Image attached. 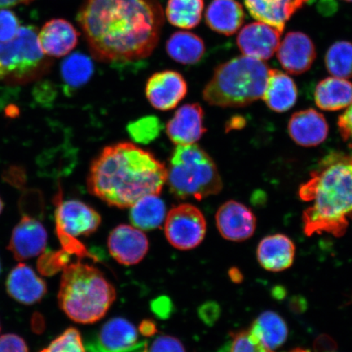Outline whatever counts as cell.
Listing matches in <instances>:
<instances>
[{
	"instance_id": "1",
	"label": "cell",
	"mask_w": 352,
	"mask_h": 352,
	"mask_svg": "<svg viewBox=\"0 0 352 352\" xmlns=\"http://www.w3.org/2000/svg\"><path fill=\"white\" fill-rule=\"evenodd\" d=\"M78 22L94 58L134 63L155 50L164 13L158 0H85Z\"/></svg>"
},
{
	"instance_id": "2",
	"label": "cell",
	"mask_w": 352,
	"mask_h": 352,
	"mask_svg": "<svg viewBox=\"0 0 352 352\" xmlns=\"http://www.w3.org/2000/svg\"><path fill=\"white\" fill-rule=\"evenodd\" d=\"M166 182V166L130 142L105 147L92 162L87 179L91 195L120 209L145 196L160 195Z\"/></svg>"
},
{
	"instance_id": "3",
	"label": "cell",
	"mask_w": 352,
	"mask_h": 352,
	"mask_svg": "<svg viewBox=\"0 0 352 352\" xmlns=\"http://www.w3.org/2000/svg\"><path fill=\"white\" fill-rule=\"evenodd\" d=\"M298 195L312 204L302 214L306 235H344L347 217L352 214V156L338 152L325 156L310 179L302 184Z\"/></svg>"
},
{
	"instance_id": "4",
	"label": "cell",
	"mask_w": 352,
	"mask_h": 352,
	"mask_svg": "<svg viewBox=\"0 0 352 352\" xmlns=\"http://www.w3.org/2000/svg\"><path fill=\"white\" fill-rule=\"evenodd\" d=\"M116 297V288L98 268L80 261L64 267L58 302L74 322L92 324L102 319Z\"/></svg>"
},
{
	"instance_id": "5",
	"label": "cell",
	"mask_w": 352,
	"mask_h": 352,
	"mask_svg": "<svg viewBox=\"0 0 352 352\" xmlns=\"http://www.w3.org/2000/svg\"><path fill=\"white\" fill-rule=\"evenodd\" d=\"M270 69L263 60L236 56L215 69L202 92L204 98L214 107H248L263 98Z\"/></svg>"
},
{
	"instance_id": "6",
	"label": "cell",
	"mask_w": 352,
	"mask_h": 352,
	"mask_svg": "<svg viewBox=\"0 0 352 352\" xmlns=\"http://www.w3.org/2000/svg\"><path fill=\"white\" fill-rule=\"evenodd\" d=\"M166 183L179 199L202 200L218 195L223 188L217 165L196 144L176 145L166 167Z\"/></svg>"
},
{
	"instance_id": "7",
	"label": "cell",
	"mask_w": 352,
	"mask_h": 352,
	"mask_svg": "<svg viewBox=\"0 0 352 352\" xmlns=\"http://www.w3.org/2000/svg\"><path fill=\"white\" fill-rule=\"evenodd\" d=\"M60 188L56 197V230L57 236L67 253L85 254L76 237L89 236L98 230L100 214L91 206L78 200H63Z\"/></svg>"
},
{
	"instance_id": "8",
	"label": "cell",
	"mask_w": 352,
	"mask_h": 352,
	"mask_svg": "<svg viewBox=\"0 0 352 352\" xmlns=\"http://www.w3.org/2000/svg\"><path fill=\"white\" fill-rule=\"evenodd\" d=\"M44 54L34 26H21L16 36L0 43V63L6 73L23 76L43 63Z\"/></svg>"
},
{
	"instance_id": "9",
	"label": "cell",
	"mask_w": 352,
	"mask_h": 352,
	"mask_svg": "<svg viewBox=\"0 0 352 352\" xmlns=\"http://www.w3.org/2000/svg\"><path fill=\"white\" fill-rule=\"evenodd\" d=\"M167 241L175 249H195L204 240L206 221L201 211L191 204H180L171 209L164 222Z\"/></svg>"
},
{
	"instance_id": "10",
	"label": "cell",
	"mask_w": 352,
	"mask_h": 352,
	"mask_svg": "<svg viewBox=\"0 0 352 352\" xmlns=\"http://www.w3.org/2000/svg\"><path fill=\"white\" fill-rule=\"evenodd\" d=\"M186 79L175 70L157 72L148 78L145 94L153 108L160 111L175 109L187 94Z\"/></svg>"
},
{
	"instance_id": "11",
	"label": "cell",
	"mask_w": 352,
	"mask_h": 352,
	"mask_svg": "<svg viewBox=\"0 0 352 352\" xmlns=\"http://www.w3.org/2000/svg\"><path fill=\"white\" fill-rule=\"evenodd\" d=\"M108 248L111 256L122 265H135L142 262L148 252L149 244L142 230L121 224L110 232Z\"/></svg>"
},
{
	"instance_id": "12",
	"label": "cell",
	"mask_w": 352,
	"mask_h": 352,
	"mask_svg": "<svg viewBox=\"0 0 352 352\" xmlns=\"http://www.w3.org/2000/svg\"><path fill=\"white\" fill-rule=\"evenodd\" d=\"M218 230L224 239L244 241L256 228V218L250 209L236 201H228L215 214Z\"/></svg>"
},
{
	"instance_id": "13",
	"label": "cell",
	"mask_w": 352,
	"mask_h": 352,
	"mask_svg": "<svg viewBox=\"0 0 352 352\" xmlns=\"http://www.w3.org/2000/svg\"><path fill=\"white\" fill-rule=\"evenodd\" d=\"M277 58L286 72L299 76L309 70L316 58L314 43L302 32H289L280 43Z\"/></svg>"
},
{
	"instance_id": "14",
	"label": "cell",
	"mask_w": 352,
	"mask_h": 352,
	"mask_svg": "<svg viewBox=\"0 0 352 352\" xmlns=\"http://www.w3.org/2000/svg\"><path fill=\"white\" fill-rule=\"evenodd\" d=\"M281 32L263 22H253L242 28L236 38L237 46L246 56L264 60L274 56L280 43Z\"/></svg>"
},
{
	"instance_id": "15",
	"label": "cell",
	"mask_w": 352,
	"mask_h": 352,
	"mask_svg": "<svg viewBox=\"0 0 352 352\" xmlns=\"http://www.w3.org/2000/svg\"><path fill=\"white\" fill-rule=\"evenodd\" d=\"M47 233L37 219L24 215L14 228L8 249L19 261L41 254L45 250Z\"/></svg>"
},
{
	"instance_id": "16",
	"label": "cell",
	"mask_w": 352,
	"mask_h": 352,
	"mask_svg": "<svg viewBox=\"0 0 352 352\" xmlns=\"http://www.w3.org/2000/svg\"><path fill=\"white\" fill-rule=\"evenodd\" d=\"M166 130L171 142L176 145L196 144L206 131L204 109L199 104L183 105L167 122Z\"/></svg>"
},
{
	"instance_id": "17",
	"label": "cell",
	"mask_w": 352,
	"mask_h": 352,
	"mask_svg": "<svg viewBox=\"0 0 352 352\" xmlns=\"http://www.w3.org/2000/svg\"><path fill=\"white\" fill-rule=\"evenodd\" d=\"M290 138L303 147H314L328 138L329 125L322 113L314 109L294 113L288 124Z\"/></svg>"
},
{
	"instance_id": "18",
	"label": "cell",
	"mask_w": 352,
	"mask_h": 352,
	"mask_svg": "<svg viewBox=\"0 0 352 352\" xmlns=\"http://www.w3.org/2000/svg\"><path fill=\"white\" fill-rule=\"evenodd\" d=\"M7 292L16 301L32 305L45 296L47 285L28 264L20 263L8 276Z\"/></svg>"
},
{
	"instance_id": "19",
	"label": "cell",
	"mask_w": 352,
	"mask_h": 352,
	"mask_svg": "<svg viewBox=\"0 0 352 352\" xmlns=\"http://www.w3.org/2000/svg\"><path fill=\"white\" fill-rule=\"evenodd\" d=\"M78 32L68 21L52 19L43 26L38 33V42L44 54L48 56H67L77 46Z\"/></svg>"
},
{
	"instance_id": "20",
	"label": "cell",
	"mask_w": 352,
	"mask_h": 352,
	"mask_svg": "<svg viewBox=\"0 0 352 352\" xmlns=\"http://www.w3.org/2000/svg\"><path fill=\"white\" fill-rule=\"evenodd\" d=\"M308 0H245L246 8L254 19L283 33L286 21Z\"/></svg>"
},
{
	"instance_id": "21",
	"label": "cell",
	"mask_w": 352,
	"mask_h": 352,
	"mask_svg": "<svg viewBox=\"0 0 352 352\" xmlns=\"http://www.w3.org/2000/svg\"><path fill=\"white\" fill-rule=\"evenodd\" d=\"M296 246L287 236L275 234L259 242L257 258L261 265L267 271L281 272L292 266Z\"/></svg>"
},
{
	"instance_id": "22",
	"label": "cell",
	"mask_w": 352,
	"mask_h": 352,
	"mask_svg": "<svg viewBox=\"0 0 352 352\" xmlns=\"http://www.w3.org/2000/svg\"><path fill=\"white\" fill-rule=\"evenodd\" d=\"M245 11L236 0H212L206 11V22L214 32L230 36L243 25Z\"/></svg>"
},
{
	"instance_id": "23",
	"label": "cell",
	"mask_w": 352,
	"mask_h": 352,
	"mask_svg": "<svg viewBox=\"0 0 352 352\" xmlns=\"http://www.w3.org/2000/svg\"><path fill=\"white\" fill-rule=\"evenodd\" d=\"M262 99L272 111H288L296 104L298 99L296 82L288 74L278 69H270Z\"/></svg>"
},
{
	"instance_id": "24",
	"label": "cell",
	"mask_w": 352,
	"mask_h": 352,
	"mask_svg": "<svg viewBox=\"0 0 352 352\" xmlns=\"http://www.w3.org/2000/svg\"><path fill=\"white\" fill-rule=\"evenodd\" d=\"M138 330L124 318L107 321L99 334L100 349L104 352H131L138 342Z\"/></svg>"
},
{
	"instance_id": "25",
	"label": "cell",
	"mask_w": 352,
	"mask_h": 352,
	"mask_svg": "<svg viewBox=\"0 0 352 352\" xmlns=\"http://www.w3.org/2000/svg\"><path fill=\"white\" fill-rule=\"evenodd\" d=\"M314 96L320 109L338 111L352 103V83L333 76L324 78L316 86Z\"/></svg>"
},
{
	"instance_id": "26",
	"label": "cell",
	"mask_w": 352,
	"mask_h": 352,
	"mask_svg": "<svg viewBox=\"0 0 352 352\" xmlns=\"http://www.w3.org/2000/svg\"><path fill=\"white\" fill-rule=\"evenodd\" d=\"M130 220L132 226L142 231L160 228L165 222L166 208L160 195H147L131 206Z\"/></svg>"
},
{
	"instance_id": "27",
	"label": "cell",
	"mask_w": 352,
	"mask_h": 352,
	"mask_svg": "<svg viewBox=\"0 0 352 352\" xmlns=\"http://www.w3.org/2000/svg\"><path fill=\"white\" fill-rule=\"evenodd\" d=\"M249 330L263 346L272 351L283 346L288 337L285 321L276 312L271 311L259 315Z\"/></svg>"
},
{
	"instance_id": "28",
	"label": "cell",
	"mask_w": 352,
	"mask_h": 352,
	"mask_svg": "<svg viewBox=\"0 0 352 352\" xmlns=\"http://www.w3.org/2000/svg\"><path fill=\"white\" fill-rule=\"evenodd\" d=\"M167 54L176 63L195 65L201 60L206 52L202 38L192 32L174 33L166 42Z\"/></svg>"
},
{
	"instance_id": "29",
	"label": "cell",
	"mask_w": 352,
	"mask_h": 352,
	"mask_svg": "<svg viewBox=\"0 0 352 352\" xmlns=\"http://www.w3.org/2000/svg\"><path fill=\"white\" fill-rule=\"evenodd\" d=\"M204 10V0H168L166 15L171 25L189 30L199 25Z\"/></svg>"
},
{
	"instance_id": "30",
	"label": "cell",
	"mask_w": 352,
	"mask_h": 352,
	"mask_svg": "<svg viewBox=\"0 0 352 352\" xmlns=\"http://www.w3.org/2000/svg\"><path fill=\"white\" fill-rule=\"evenodd\" d=\"M94 73V65L90 57L80 52L69 55L61 63V77L70 89L85 85Z\"/></svg>"
},
{
	"instance_id": "31",
	"label": "cell",
	"mask_w": 352,
	"mask_h": 352,
	"mask_svg": "<svg viewBox=\"0 0 352 352\" xmlns=\"http://www.w3.org/2000/svg\"><path fill=\"white\" fill-rule=\"evenodd\" d=\"M325 66L330 74L340 78H352V43L338 41L329 48L325 55Z\"/></svg>"
},
{
	"instance_id": "32",
	"label": "cell",
	"mask_w": 352,
	"mask_h": 352,
	"mask_svg": "<svg viewBox=\"0 0 352 352\" xmlns=\"http://www.w3.org/2000/svg\"><path fill=\"white\" fill-rule=\"evenodd\" d=\"M164 125L155 116H147L132 122L127 131L135 142L147 144L160 136Z\"/></svg>"
},
{
	"instance_id": "33",
	"label": "cell",
	"mask_w": 352,
	"mask_h": 352,
	"mask_svg": "<svg viewBox=\"0 0 352 352\" xmlns=\"http://www.w3.org/2000/svg\"><path fill=\"white\" fill-rule=\"evenodd\" d=\"M41 352H87L80 332L69 328Z\"/></svg>"
},
{
	"instance_id": "34",
	"label": "cell",
	"mask_w": 352,
	"mask_h": 352,
	"mask_svg": "<svg viewBox=\"0 0 352 352\" xmlns=\"http://www.w3.org/2000/svg\"><path fill=\"white\" fill-rule=\"evenodd\" d=\"M230 352H274L263 346L250 330L233 334Z\"/></svg>"
},
{
	"instance_id": "35",
	"label": "cell",
	"mask_w": 352,
	"mask_h": 352,
	"mask_svg": "<svg viewBox=\"0 0 352 352\" xmlns=\"http://www.w3.org/2000/svg\"><path fill=\"white\" fill-rule=\"evenodd\" d=\"M21 28L19 17L14 12L7 10H0V43L11 41L16 36Z\"/></svg>"
},
{
	"instance_id": "36",
	"label": "cell",
	"mask_w": 352,
	"mask_h": 352,
	"mask_svg": "<svg viewBox=\"0 0 352 352\" xmlns=\"http://www.w3.org/2000/svg\"><path fill=\"white\" fill-rule=\"evenodd\" d=\"M66 253L58 252L55 254H45L39 259L38 263V270L43 275H50L54 274L60 270V267H65L64 259L66 257Z\"/></svg>"
},
{
	"instance_id": "37",
	"label": "cell",
	"mask_w": 352,
	"mask_h": 352,
	"mask_svg": "<svg viewBox=\"0 0 352 352\" xmlns=\"http://www.w3.org/2000/svg\"><path fill=\"white\" fill-rule=\"evenodd\" d=\"M148 352H186L178 338L169 336L157 337L152 342Z\"/></svg>"
},
{
	"instance_id": "38",
	"label": "cell",
	"mask_w": 352,
	"mask_h": 352,
	"mask_svg": "<svg viewBox=\"0 0 352 352\" xmlns=\"http://www.w3.org/2000/svg\"><path fill=\"white\" fill-rule=\"evenodd\" d=\"M0 352H29V349L23 338L8 333L0 336Z\"/></svg>"
},
{
	"instance_id": "39",
	"label": "cell",
	"mask_w": 352,
	"mask_h": 352,
	"mask_svg": "<svg viewBox=\"0 0 352 352\" xmlns=\"http://www.w3.org/2000/svg\"><path fill=\"white\" fill-rule=\"evenodd\" d=\"M338 126L342 139L352 140V103L338 118Z\"/></svg>"
},
{
	"instance_id": "40",
	"label": "cell",
	"mask_w": 352,
	"mask_h": 352,
	"mask_svg": "<svg viewBox=\"0 0 352 352\" xmlns=\"http://www.w3.org/2000/svg\"><path fill=\"white\" fill-rule=\"evenodd\" d=\"M33 0H0V8L19 6V4H28Z\"/></svg>"
},
{
	"instance_id": "41",
	"label": "cell",
	"mask_w": 352,
	"mask_h": 352,
	"mask_svg": "<svg viewBox=\"0 0 352 352\" xmlns=\"http://www.w3.org/2000/svg\"><path fill=\"white\" fill-rule=\"evenodd\" d=\"M230 276L233 281H235V283H241L242 280H243V276H242L241 272L236 270V268H233L230 271Z\"/></svg>"
},
{
	"instance_id": "42",
	"label": "cell",
	"mask_w": 352,
	"mask_h": 352,
	"mask_svg": "<svg viewBox=\"0 0 352 352\" xmlns=\"http://www.w3.org/2000/svg\"><path fill=\"white\" fill-rule=\"evenodd\" d=\"M6 70H4L3 65L1 63H0V80L6 76Z\"/></svg>"
},
{
	"instance_id": "43",
	"label": "cell",
	"mask_w": 352,
	"mask_h": 352,
	"mask_svg": "<svg viewBox=\"0 0 352 352\" xmlns=\"http://www.w3.org/2000/svg\"><path fill=\"white\" fill-rule=\"evenodd\" d=\"M290 352H310L309 351L302 349H296Z\"/></svg>"
},
{
	"instance_id": "44",
	"label": "cell",
	"mask_w": 352,
	"mask_h": 352,
	"mask_svg": "<svg viewBox=\"0 0 352 352\" xmlns=\"http://www.w3.org/2000/svg\"><path fill=\"white\" fill-rule=\"evenodd\" d=\"M3 209V204L1 198H0V214H1L2 210Z\"/></svg>"
},
{
	"instance_id": "45",
	"label": "cell",
	"mask_w": 352,
	"mask_h": 352,
	"mask_svg": "<svg viewBox=\"0 0 352 352\" xmlns=\"http://www.w3.org/2000/svg\"><path fill=\"white\" fill-rule=\"evenodd\" d=\"M343 1L352 2V0H343Z\"/></svg>"
},
{
	"instance_id": "46",
	"label": "cell",
	"mask_w": 352,
	"mask_h": 352,
	"mask_svg": "<svg viewBox=\"0 0 352 352\" xmlns=\"http://www.w3.org/2000/svg\"><path fill=\"white\" fill-rule=\"evenodd\" d=\"M0 272H1V263H0Z\"/></svg>"
},
{
	"instance_id": "47",
	"label": "cell",
	"mask_w": 352,
	"mask_h": 352,
	"mask_svg": "<svg viewBox=\"0 0 352 352\" xmlns=\"http://www.w3.org/2000/svg\"><path fill=\"white\" fill-rule=\"evenodd\" d=\"M0 330H1V327H0Z\"/></svg>"
}]
</instances>
